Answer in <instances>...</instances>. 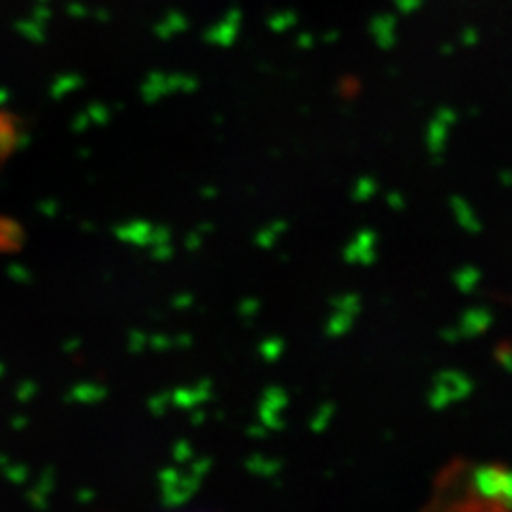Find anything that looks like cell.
<instances>
[{
	"mask_svg": "<svg viewBox=\"0 0 512 512\" xmlns=\"http://www.w3.org/2000/svg\"><path fill=\"white\" fill-rule=\"evenodd\" d=\"M478 485L483 489V493L491 495V498L512 500V476L504 474L502 470H485L478 478Z\"/></svg>",
	"mask_w": 512,
	"mask_h": 512,
	"instance_id": "6da1fadb",
	"label": "cell"
}]
</instances>
